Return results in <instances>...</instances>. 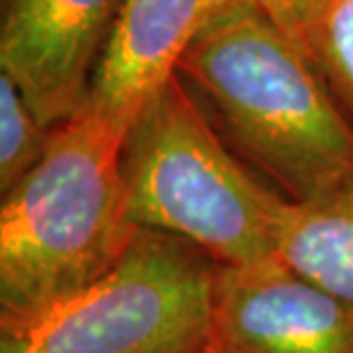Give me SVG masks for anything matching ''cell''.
<instances>
[{"label":"cell","instance_id":"cell-1","mask_svg":"<svg viewBox=\"0 0 353 353\" xmlns=\"http://www.w3.org/2000/svg\"><path fill=\"white\" fill-rule=\"evenodd\" d=\"M174 74L230 150L294 204L353 188V122L305 51L255 3L216 12Z\"/></svg>","mask_w":353,"mask_h":353},{"label":"cell","instance_id":"cell-2","mask_svg":"<svg viewBox=\"0 0 353 353\" xmlns=\"http://www.w3.org/2000/svg\"><path fill=\"white\" fill-rule=\"evenodd\" d=\"M126 131L90 103L51 129L44 157L0 204V321L83 292L115 266L140 228L126 211Z\"/></svg>","mask_w":353,"mask_h":353},{"label":"cell","instance_id":"cell-3","mask_svg":"<svg viewBox=\"0 0 353 353\" xmlns=\"http://www.w3.org/2000/svg\"><path fill=\"white\" fill-rule=\"evenodd\" d=\"M119 170L136 228L190 241L218 266L278 257L294 202L230 150L176 74L131 122Z\"/></svg>","mask_w":353,"mask_h":353},{"label":"cell","instance_id":"cell-4","mask_svg":"<svg viewBox=\"0 0 353 353\" xmlns=\"http://www.w3.org/2000/svg\"><path fill=\"white\" fill-rule=\"evenodd\" d=\"M214 273L202 248L140 228L94 285L28 319L0 321V353H209Z\"/></svg>","mask_w":353,"mask_h":353},{"label":"cell","instance_id":"cell-5","mask_svg":"<svg viewBox=\"0 0 353 353\" xmlns=\"http://www.w3.org/2000/svg\"><path fill=\"white\" fill-rule=\"evenodd\" d=\"M209 353H353V305L278 257L216 264Z\"/></svg>","mask_w":353,"mask_h":353},{"label":"cell","instance_id":"cell-6","mask_svg":"<svg viewBox=\"0 0 353 353\" xmlns=\"http://www.w3.org/2000/svg\"><path fill=\"white\" fill-rule=\"evenodd\" d=\"M124 0H0V74L46 129L85 105Z\"/></svg>","mask_w":353,"mask_h":353},{"label":"cell","instance_id":"cell-7","mask_svg":"<svg viewBox=\"0 0 353 353\" xmlns=\"http://www.w3.org/2000/svg\"><path fill=\"white\" fill-rule=\"evenodd\" d=\"M232 0H124L92 79L88 103L129 131L150 97L174 76L193 37Z\"/></svg>","mask_w":353,"mask_h":353},{"label":"cell","instance_id":"cell-8","mask_svg":"<svg viewBox=\"0 0 353 353\" xmlns=\"http://www.w3.org/2000/svg\"><path fill=\"white\" fill-rule=\"evenodd\" d=\"M278 259L353 305V188L312 204H294Z\"/></svg>","mask_w":353,"mask_h":353},{"label":"cell","instance_id":"cell-9","mask_svg":"<svg viewBox=\"0 0 353 353\" xmlns=\"http://www.w3.org/2000/svg\"><path fill=\"white\" fill-rule=\"evenodd\" d=\"M342 110L353 122V0H326L303 39Z\"/></svg>","mask_w":353,"mask_h":353},{"label":"cell","instance_id":"cell-10","mask_svg":"<svg viewBox=\"0 0 353 353\" xmlns=\"http://www.w3.org/2000/svg\"><path fill=\"white\" fill-rule=\"evenodd\" d=\"M46 129L10 76L0 74V193L26 179L46 152Z\"/></svg>","mask_w":353,"mask_h":353},{"label":"cell","instance_id":"cell-11","mask_svg":"<svg viewBox=\"0 0 353 353\" xmlns=\"http://www.w3.org/2000/svg\"><path fill=\"white\" fill-rule=\"evenodd\" d=\"M289 39L303 48V39L326 0H250Z\"/></svg>","mask_w":353,"mask_h":353}]
</instances>
